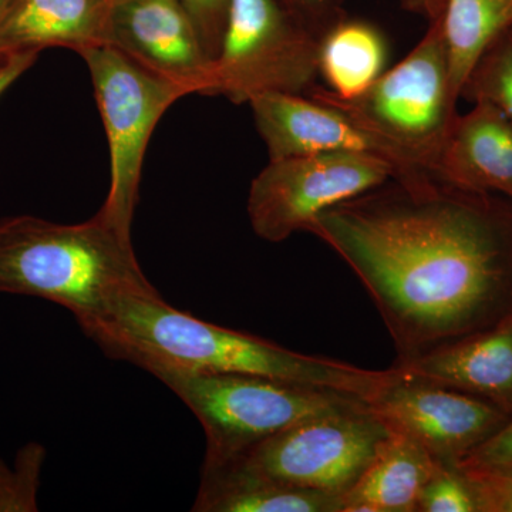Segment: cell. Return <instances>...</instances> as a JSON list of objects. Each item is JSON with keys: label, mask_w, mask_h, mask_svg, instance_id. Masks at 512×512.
Segmentation results:
<instances>
[{"label": "cell", "mask_w": 512, "mask_h": 512, "mask_svg": "<svg viewBox=\"0 0 512 512\" xmlns=\"http://www.w3.org/2000/svg\"><path fill=\"white\" fill-rule=\"evenodd\" d=\"M372 296L397 359L424 355L512 312V200L431 174L390 178L315 218Z\"/></svg>", "instance_id": "6da1fadb"}, {"label": "cell", "mask_w": 512, "mask_h": 512, "mask_svg": "<svg viewBox=\"0 0 512 512\" xmlns=\"http://www.w3.org/2000/svg\"><path fill=\"white\" fill-rule=\"evenodd\" d=\"M82 329L106 355L154 376L187 372L271 377L355 394L366 402L393 377L390 369L376 372L302 355L258 336L194 318L168 305L156 288L126 293Z\"/></svg>", "instance_id": "7a4b0ae2"}, {"label": "cell", "mask_w": 512, "mask_h": 512, "mask_svg": "<svg viewBox=\"0 0 512 512\" xmlns=\"http://www.w3.org/2000/svg\"><path fill=\"white\" fill-rule=\"evenodd\" d=\"M151 288L131 237L99 212L73 225L32 215L0 220V292L63 306L83 328L126 293Z\"/></svg>", "instance_id": "3957f363"}, {"label": "cell", "mask_w": 512, "mask_h": 512, "mask_svg": "<svg viewBox=\"0 0 512 512\" xmlns=\"http://www.w3.org/2000/svg\"><path fill=\"white\" fill-rule=\"evenodd\" d=\"M156 377L200 420L207 439L204 466L234 460L302 421L367 406L355 394L271 377L187 372Z\"/></svg>", "instance_id": "277c9868"}, {"label": "cell", "mask_w": 512, "mask_h": 512, "mask_svg": "<svg viewBox=\"0 0 512 512\" xmlns=\"http://www.w3.org/2000/svg\"><path fill=\"white\" fill-rule=\"evenodd\" d=\"M430 23L412 52L383 72L360 96L340 99L318 83L306 96L343 111L400 151L414 167L434 175L441 150L460 114L451 90L441 20Z\"/></svg>", "instance_id": "5b68a950"}, {"label": "cell", "mask_w": 512, "mask_h": 512, "mask_svg": "<svg viewBox=\"0 0 512 512\" xmlns=\"http://www.w3.org/2000/svg\"><path fill=\"white\" fill-rule=\"evenodd\" d=\"M92 77L110 150V188L99 214L131 237L141 168L165 111L190 94L111 45L80 50Z\"/></svg>", "instance_id": "8992f818"}, {"label": "cell", "mask_w": 512, "mask_h": 512, "mask_svg": "<svg viewBox=\"0 0 512 512\" xmlns=\"http://www.w3.org/2000/svg\"><path fill=\"white\" fill-rule=\"evenodd\" d=\"M320 42L278 0H229L210 96L235 104L269 93L306 96L319 76Z\"/></svg>", "instance_id": "52a82bcc"}, {"label": "cell", "mask_w": 512, "mask_h": 512, "mask_svg": "<svg viewBox=\"0 0 512 512\" xmlns=\"http://www.w3.org/2000/svg\"><path fill=\"white\" fill-rule=\"evenodd\" d=\"M392 164L356 153L269 160L249 188L248 217L259 238L282 242L318 215L396 178Z\"/></svg>", "instance_id": "ba28073f"}, {"label": "cell", "mask_w": 512, "mask_h": 512, "mask_svg": "<svg viewBox=\"0 0 512 512\" xmlns=\"http://www.w3.org/2000/svg\"><path fill=\"white\" fill-rule=\"evenodd\" d=\"M387 434L366 406L302 421L234 461L278 483L343 498Z\"/></svg>", "instance_id": "9c48e42d"}, {"label": "cell", "mask_w": 512, "mask_h": 512, "mask_svg": "<svg viewBox=\"0 0 512 512\" xmlns=\"http://www.w3.org/2000/svg\"><path fill=\"white\" fill-rule=\"evenodd\" d=\"M393 372L367 407L387 430L416 440L443 463H460L511 420L470 394Z\"/></svg>", "instance_id": "30bf717a"}, {"label": "cell", "mask_w": 512, "mask_h": 512, "mask_svg": "<svg viewBox=\"0 0 512 512\" xmlns=\"http://www.w3.org/2000/svg\"><path fill=\"white\" fill-rule=\"evenodd\" d=\"M106 45L190 94H211L212 60L180 0H113Z\"/></svg>", "instance_id": "8fae6325"}, {"label": "cell", "mask_w": 512, "mask_h": 512, "mask_svg": "<svg viewBox=\"0 0 512 512\" xmlns=\"http://www.w3.org/2000/svg\"><path fill=\"white\" fill-rule=\"evenodd\" d=\"M269 160L325 153H356L383 158L396 178L423 174L400 151L359 126L343 111L303 94L269 93L249 101ZM430 174V173H429Z\"/></svg>", "instance_id": "7c38bea8"}, {"label": "cell", "mask_w": 512, "mask_h": 512, "mask_svg": "<svg viewBox=\"0 0 512 512\" xmlns=\"http://www.w3.org/2000/svg\"><path fill=\"white\" fill-rule=\"evenodd\" d=\"M392 369L470 394L512 420V312L490 328L413 359L396 360Z\"/></svg>", "instance_id": "4fadbf2b"}, {"label": "cell", "mask_w": 512, "mask_h": 512, "mask_svg": "<svg viewBox=\"0 0 512 512\" xmlns=\"http://www.w3.org/2000/svg\"><path fill=\"white\" fill-rule=\"evenodd\" d=\"M434 177L464 190L491 192L512 200V124L491 104H473L458 116Z\"/></svg>", "instance_id": "5bb4252c"}, {"label": "cell", "mask_w": 512, "mask_h": 512, "mask_svg": "<svg viewBox=\"0 0 512 512\" xmlns=\"http://www.w3.org/2000/svg\"><path fill=\"white\" fill-rule=\"evenodd\" d=\"M113 0H9L0 20V62L47 47L106 45Z\"/></svg>", "instance_id": "9a60e30c"}, {"label": "cell", "mask_w": 512, "mask_h": 512, "mask_svg": "<svg viewBox=\"0 0 512 512\" xmlns=\"http://www.w3.org/2000/svg\"><path fill=\"white\" fill-rule=\"evenodd\" d=\"M194 512H342L343 498L291 487L238 461L204 466Z\"/></svg>", "instance_id": "2e32d148"}, {"label": "cell", "mask_w": 512, "mask_h": 512, "mask_svg": "<svg viewBox=\"0 0 512 512\" xmlns=\"http://www.w3.org/2000/svg\"><path fill=\"white\" fill-rule=\"evenodd\" d=\"M436 460L416 440L389 431L348 493L342 512H417Z\"/></svg>", "instance_id": "e0dca14e"}, {"label": "cell", "mask_w": 512, "mask_h": 512, "mask_svg": "<svg viewBox=\"0 0 512 512\" xmlns=\"http://www.w3.org/2000/svg\"><path fill=\"white\" fill-rule=\"evenodd\" d=\"M386 59V40L375 26L342 20L320 42L319 74L330 92L349 100L382 76Z\"/></svg>", "instance_id": "ac0fdd59"}, {"label": "cell", "mask_w": 512, "mask_h": 512, "mask_svg": "<svg viewBox=\"0 0 512 512\" xmlns=\"http://www.w3.org/2000/svg\"><path fill=\"white\" fill-rule=\"evenodd\" d=\"M440 20L451 90L460 100L464 83L487 47L512 28V0H446Z\"/></svg>", "instance_id": "d6986e66"}, {"label": "cell", "mask_w": 512, "mask_h": 512, "mask_svg": "<svg viewBox=\"0 0 512 512\" xmlns=\"http://www.w3.org/2000/svg\"><path fill=\"white\" fill-rule=\"evenodd\" d=\"M461 99L491 104L512 124V28L487 47L464 83Z\"/></svg>", "instance_id": "ffe728a7"}, {"label": "cell", "mask_w": 512, "mask_h": 512, "mask_svg": "<svg viewBox=\"0 0 512 512\" xmlns=\"http://www.w3.org/2000/svg\"><path fill=\"white\" fill-rule=\"evenodd\" d=\"M417 512H478L473 490L457 464L439 461L421 491Z\"/></svg>", "instance_id": "44dd1931"}, {"label": "cell", "mask_w": 512, "mask_h": 512, "mask_svg": "<svg viewBox=\"0 0 512 512\" xmlns=\"http://www.w3.org/2000/svg\"><path fill=\"white\" fill-rule=\"evenodd\" d=\"M458 468L473 490L478 512H512V466Z\"/></svg>", "instance_id": "7402d4cb"}, {"label": "cell", "mask_w": 512, "mask_h": 512, "mask_svg": "<svg viewBox=\"0 0 512 512\" xmlns=\"http://www.w3.org/2000/svg\"><path fill=\"white\" fill-rule=\"evenodd\" d=\"M200 35L205 53L214 62L227 29L229 0H181Z\"/></svg>", "instance_id": "603a6c76"}, {"label": "cell", "mask_w": 512, "mask_h": 512, "mask_svg": "<svg viewBox=\"0 0 512 512\" xmlns=\"http://www.w3.org/2000/svg\"><path fill=\"white\" fill-rule=\"evenodd\" d=\"M282 8L319 39H323L330 29L342 22V18L335 13L333 0H285Z\"/></svg>", "instance_id": "cb8c5ba5"}, {"label": "cell", "mask_w": 512, "mask_h": 512, "mask_svg": "<svg viewBox=\"0 0 512 512\" xmlns=\"http://www.w3.org/2000/svg\"><path fill=\"white\" fill-rule=\"evenodd\" d=\"M457 466L464 468L512 466V420L508 421L491 439L471 451Z\"/></svg>", "instance_id": "d4e9b609"}, {"label": "cell", "mask_w": 512, "mask_h": 512, "mask_svg": "<svg viewBox=\"0 0 512 512\" xmlns=\"http://www.w3.org/2000/svg\"><path fill=\"white\" fill-rule=\"evenodd\" d=\"M36 52L18 53L0 62V97L36 62Z\"/></svg>", "instance_id": "484cf974"}, {"label": "cell", "mask_w": 512, "mask_h": 512, "mask_svg": "<svg viewBox=\"0 0 512 512\" xmlns=\"http://www.w3.org/2000/svg\"><path fill=\"white\" fill-rule=\"evenodd\" d=\"M446 0H400L403 8L416 15L429 19L430 22L441 18Z\"/></svg>", "instance_id": "4316f807"}, {"label": "cell", "mask_w": 512, "mask_h": 512, "mask_svg": "<svg viewBox=\"0 0 512 512\" xmlns=\"http://www.w3.org/2000/svg\"><path fill=\"white\" fill-rule=\"evenodd\" d=\"M9 0H0V20H2L3 15H5V10L8 8Z\"/></svg>", "instance_id": "83f0119b"}]
</instances>
